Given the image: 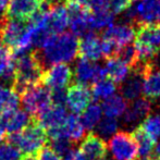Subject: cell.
<instances>
[{
	"instance_id": "cell-1",
	"label": "cell",
	"mask_w": 160,
	"mask_h": 160,
	"mask_svg": "<svg viewBox=\"0 0 160 160\" xmlns=\"http://www.w3.org/2000/svg\"><path fill=\"white\" fill-rule=\"evenodd\" d=\"M39 49L34 51L45 71L52 65L71 62L78 55V39L72 33L56 34L49 36Z\"/></svg>"
},
{
	"instance_id": "cell-2",
	"label": "cell",
	"mask_w": 160,
	"mask_h": 160,
	"mask_svg": "<svg viewBox=\"0 0 160 160\" xmlns=\"http://www.w3.org/2000/svg\"><path fill=\"white\" fill-rule=\"evenodd\" d=\"M42 72L44 69L34 50L14 57V78L11 89L20 97L26 89L42 83Z\"/></svg>"
},
{
	"instance_id": "cell-3",
	"label": "cell",
	"mask_w": 160,
	"mask_h": 160,
	"mask_svg": "<svg viewBox=\"0 0 160 160\" xmlns=\"http://www.w3.org/2000/svg\"><path fill=\"white\" fill-rule=\"evenodd\" d=\"M7 142L21 152L24 159L34 158L40 149L48 145L47 133L34 119L21 132L7 135Z\"/></svg>"
},
{
	"instance_id": "cell-4",
	"label": "cell",
	"mask_w": 160,
	"mask_h": 160,
	"mask_svg": "<svg viewBox=\"0 0 160 160\" xmlns=\"http://www.w3.org/2000/svg\"><path fill=\"white\" fill-rule=\"evenodd\" d=\"M20 98L26 113L32 117V119L37 118L42 112L51 106L50 89L42 83L26 89Z\"/></svg>"
},
{
	"instance_id": "cell-5",
	"label": "cell",
	"mask_w": 160,
	"mask_h": 160,
	"mask_svg": "<svg viewBox=\"0 0 160 160\" xmlns=\"http://www.w3.org/2000/svg\"><path fill=\"white\" fill-rule=\"evenodd\" d=\"M108 146L114 160H136L138 157L136 142L131 133L117 132Z\"/></svg>"
},
{
	"instance_id": "cell-6",
	"label": "cell",
	"mask_w": 160,
	"mask_h": 160,
	"mask_svg": "<svg viewBox=\"0 0 160 160\" xmlns=\"http://www.w3.org/2000/svg\"><path fill=\"white\" fill-rule=\"evenodd\" d=\"M46 3L45 0H9L4 15L7 19L28 22Z\"/></svg>"
},
{
	"instance_id": "cell-7",
	"label": "cell",
	"mask_w": 160,
	"mask_h": 160,
	"mask_svg": "<svg viewBox=\"0 0 160 160\" xmlns=\"http://www.w3.org/2000/svg\"><path fill=\"white\" fill-rule=\"evenodd\" d=\"M127 11V20H138L141 24L160 23V0H139Z\"/></svg>"
},
{
	"instance_id": "cell-8",
	"label": "cell",
	"mask_w": 160,
	"mask_h": 160,
	"mask_svg": "<svg viewBox=\"0 0 160 160\" xmlns=\"http://www.w3.org/2000/svg\"><path fill=\"white\" fill-rule=\"evenodd\" d=\"M28 22L10 20L4 18L2 23L0 24V40L1 44L10 48L11 50H15L22 40L26 30Z\"/></svg>"
},
{
	"instance_id": "cell-9",
	"label": "cell",
	"mask_w": 160,
	"mask_h": 160,
	"mask_svg": "<svg viewBox=\"0 0 160 160\" xmlns=\"http://www.w3.org/2000/svg\"><path fill=\"white\" fill-rule=\"evenodd\" d=\"M72 78H73V72L69 64H56L42 72V84L48 87L49 89L65 88V86L71 83Z\"/></svg>"
},
{
	"instance_id": "cell-10",
	"label": "cell",
	"mask_w": 160,
	"mask_h": 160,
	"mask_svg": "<svg viewBox=\"0 0 160 160\" xmlns=\"http://www.w3.org/2000/svg\"><path fill=\"white\" fill-rule=\"evenodd\" d=\"M135 35L136 28L132 24H112L110 28H106L101 39L110 42L118 48V50H120L122 47L131 44V42L135 38Z\"/></svg>"
},
{
	"instance_id": "cell-11",
	"label": "cell",
	"mask_w": 160,
	"mask_h": 160,
	"mask_svg": "<svg viewBox=\"0 0 160 160\" xmlns=\"http://www.w3.org/2000/svg\"><path fill=\"white\" fill-rule=\"evenodd\" d=\"M93 98L91 89L82 84H74L67 92V102L69 109L73 114L78 116L89 106Z\"/></svg>"
},
{
	"instance_id": "cell-12",
	"label": "cell",
	"mask_w": 160,
	"mask_h": 160,
	"mask_svg": "<svg viewBox=\"0 0 160 160\" xmlns=\"http://www.w3.org/2000/svg\"><path fill=\"white\" fill-rule=\"evenodd\" d=\"M74 74L78 84L85 86L87 84H94L97 81L107 78L103 67L85 59H80L76 62Z\"/></svg>"
},
{
	"instance_id": "cell-13",
	"label": "cell",
	"mask_w": 160,
	"mask_h": 160,
	"mask_svg": "<svg viewBox=\"0 0 160 160\" xmlns=\"http://www.w3.org/2000/svg\"><path fill=\"white\" fill-rule=\"evenodd\" d=\"M132 74L121 83V94L128 101H134L143 93V63H137L132 68Z\"/></svg>"
},
{
	"instance_id": "cell-14",
	"label": "cell",
	"mask_w": 160,
	"mask_h": 160,
	"mask_svg": "<svg viewBox=\"0 0 160 160\" xmlns=\"http://www.w3.org/2000/svg\"><path fill=\"white\" fill-rule=\"evenodd\" d=\"M135 44L147 47L158 53L160 51V23L141 24L136 30Z\"/></svg>"
},
{
	"instance_id": "cell-15",
	"label": "cell",
	"mask_w": 160,
	"mask_h": 160,
	"mask_svg": "<svg viewBox=\"0 0 160 160\" xmlns=\"http://www.w3.org/2000/svg\"><path fill=\"white\" fill-rule=\"evenodd\" d=\"M78 152L86 160H105L107 156V145L97 134L89 133L81 143Z\"/></svg>"
},
{
	"instance_id": "cell-16",
	"label": "cell",
	"mask_w": 160,
	"mask_h": 160,
	"mask_svg": "<svg viewBox=\"0 0 160 160\" xmlns=\"http://www.w3.org/2000/svg\"><path fill=\"white\" fill-rule=\"evenodd\" d=\"M143 94L146 99H160V68H155L152 62L143 63Z\"/></svg>"
},
{
	"instance_id": "cell-17",
	"label": "cell",
	"mask_w": 160,
	"mask_h": 160,
	"mask_svg": "<svg viewBox=\"0 0 160 160\" xmlns=\"http://www.w3.org/2000/svg\"><path fill=\"white\" fill-rule=\"evenodd\" d=\"M67 110L64 106L52 105L39 114L34 120L38 123L45 131L53 130L63 127L67 119Z\"/></svg>"
},
{
	"instance_id": "cell-18",
	"label": "cell",
	"mask_w": 160,
	"mask_h": 160,
	"mask_svg": "<svg viewBox=\"0 0 160 160\" xmlns=\"http://www.w3.org/2000/svg\"><path fill=\"white\" fill-rule=\"evenodd\" d=\"M81 59L95 62L102 57L101 50V38H99L95 33L89 32L82 36L78 42V51Z\"/></svg>"
},
{
	"instance_id": "cell-19",
	"label": "cell",
	"mask_w": 160,
	"mask_h": 160,
	"mask_svg": "<svg viewBox=\"0 0 160 160\" xmlns=\"http://www.w3.org/2000/svg\"><path fill=\"white\" fill-rule=\"evenodd\" d=\"M69 26V14L62 2H55L48 8V30L51 35L61 34Z\"/></svg>"
},
{
	"instance_id": "cell-20",
	"label": "cell",
	"mask_w": 160,
	"mask_h": 160,
	"mask_svg": "<svg viewBox=\"0 0 160 160\" xmlns=\"http://www.w3.org/2000/svg\"><path fill=\"white\" fill-rule=\"evenodd\" d=\"M0 114H1L4 127H6V130L9 133V135L21 132L32 122V118L24 110L17 109L14 111Z\"/></svg>"
},
{
	"instance_id": "cell-21",
	"label": "cell",
	"mask_w": 160,
	"mask_h": 160,
	"mask_svg": "<svg viewBox=\"0 0 160 160\" xmlns=\"http://www.w3.org/2000/svg\"><path fill=\"white\" fill-rule=\"evenodd\" d=\"M150 112V102L146 98H138L132 101L131 106H128L124 114L123 122L128 125H133L135 123L144 120Z\"/></svg>"
},
{
	"instance_id": "cell-22",
	"label": "cell",
	"mask_w": 160,
	"mask_h": 160,
	"mask_svg": "<svg viewBox=\"0 0 160 160\" xmlns=\"http://www.w3.org/2000/svg\"><path fill=\"white\" fill-rule=\"evenodd\" d=\"M103 69L106 72V76L113 83H119V84L130 75L131 71V68L116 56L108 58Z\"/></svg>"
},
{
	"instance_id": "cell-23",
	"label": "cell",
	"mask_w": 160,
	"mask_h": 160,
	"mask_svg": "<svg viewBox=\"0 0 160 160\" xmlns=\"http://www.w3.org/2000/svg\"><path fill=\"white\" fill-rule=\"evenodd\" d=\"M133 138L135 139L137 145V149H138V157L141 160H148L152 158V154L154 152L156 142H154L143 130L141 127L135 128V130L132 133Z\"/></svg>"
},
{
	"instance_id": "cell-24",
	"label": "cell",
	"mask_w": 160,
	"mask_h": 160,
	"mask_svg": "<svg viewBox=\"0 0 160 160\" xmlns=\"http://www.w3.org/2000/svg\"><path fill=\"white\" fill-rule=\"evenodd\" d=\"M14 78V56L12 50L0 44V80L12 82Z\"/></svg>"
},
{
	"instance_id": "cell-25",
	"label": "cell",
	"mask_w": 160,
	"mask_h": 160,
	"mask_svg": "<svg viewBox=\"0 0 160 160\" xmlns=\"http://www.w3.org/2000/svg\"><path fill=\"white\" fill-rule=\"evenodd\" d=\"M102 113L106 114L107 118L117 119L124 114L128 108V102L121 95H112L109 98L105 99L102 105L100 106Z\"/></svg>"
},
{
	"instance_id": "cell-26",
	"label": "cell",
	"mask_w": 160,
	"mask_h": 160,
	"mask_svg": "<svg viewBox=\"0 0 160 160\" xmlns=\"http://www.w3.org/2000/svg\"><path fill=\"white\" fill-rule=\"evenodd\" d=\"M114 14L108 8L91 10L88 18L89 31L91 30H103L108 28L113 24Z\"/></svg>"
},
{
	"instance_id": "cell-27",
	"label": "cell",
	"mask_w": 160,
	"mask_h": 160,
	"mask_svg": "<svg viewBox=\"0 0 160 160\" xmlns=\"http://www.w3.org/2000/svg\"><path fill=\"white\" fill-rule=\"evenodd\" d=\"M62 128H63L67 138L72 144L80 142L85 135V128L83 127L80 118L76 114H69L65 119V122Z\"/></svg>"
},
{
	"instance_id": "cell-28",
	"label": "cell",
	"mask_w": 160,
	"mask_h": 160,
	"mask_svg": "<svg viewBox=\"0 0 160 160\" xmlns=\"http://www.w3.org/2000/svg\"><path fill=\"white\" fill-rule=\"evenodd\" d=\"M101 117H102L101 107L98 103H93V105H89L83 111V114L80 118V120L85 130L91 131L97 127L99 121L101 120Z\"/></svg>"
},
{
	"instance_id": "cell-29",
	"label": "cell",
	"mask_w": 160,
	"mask_h": 160,
	"mask_svg": "<svg viewBox=\"0 0 160 160\" xmlns=\"http://www.w3.org/2000/svg\"><path fill=\"white\" fill-rule=\"evenodd\" d=\"M20 97L11 88L0 85V113L11 112L18 109Z\"/></svg>"
},
{
	"instance_id": "cell-30",
	"label": "cell",
	"mask_w": 160,
	"mask_h": 160,
	"mask_svg": "<svg viewBox=\"0 0 160 160\" xmlns=\"http://www.w3.org/2000/svg\"><path fill=\"white\" fill-rule=\"evenodd\" d=\"M117 91V85L108 78H101L93 84L92 87V95L96 99H107L114 95Z\"/></svg>"
},
{
	"instance_id": "cell-31",
	"label": "cell",
	"mask_w": 160,
	"mask_h": 160,
	"mask_svg": "<svg viewBox=\"0 0 160 160\" xmlns=\"http://www.w3.org/2000/svg\"><path fill=\"white\" fill-rule=\"evenodd\" d=\"M139 127L152 141L157 142L160 137V114H148Z\"/></svg>"
},
{
	"instance_id": "cell-32",
	"label": "cell",
	"mask_w": 160,
	"mask_h": 160,
	"mask_svg": "<svg viewBox=\"0 0 160 160\" xmlns=\"http://www.w3.org/2000/svg\"><path fill=\"white\" fill-rule=\"evenodd\" d=\"M97 135L101 138H108L110 136H113L117 133L119 128V122L117 121V119L112 118H107L99 121V123L97 124Z\"/></svg>"
},
{
	"instance_id": "cell-33",
	"label": "cell",
	"mask_w": 160,
	"mask_h": 160,
	"mask_svg": "<svg viewBox=\"0 0 160 160\" xmlns=\"http://www.w3.org/2000/svg\"><path fill=\"white\" fill-rule=\"evenodd\" d=\"M116 57H118L120 60H122L131 69L133 67H135L137 64V62H138V60H137V53L135 51L134 46H132V45H127V46L122 47L118 51Z\"/></svg>"
},
{
	"instance_id": "cell-34",
	"label": "cell",
	"mask_w": 160,
	"mask_h": 160,
	"mask_svg": "<svg viewBox=\"0 0 160 160\" xmlns=\"http://www.w3.org/2000/svg\"><path fill=\"white\" fill-rule=\"evenodd\" d=\"M0 160H24V157L14 145L6 142L0 144Z\"/></svg>"
},
{
	"instance_id": "cell-35",
	"label": "cell",
	"mask_w": 160,
	"mask_h": 160,
	"mask_svg": "<svg viewBox=\"0 0 160 160\" xmlns=\"http://www.w3.org/2000/svg\"><path fill=\"white\" fill-rule=\"evenodd\" d=\"M49 147L60 157L62 155H67L72 149V143L65 136L57 137V138L49 139Z\"/></svg>"
},
{
	"instance_id": "cell-36",
	"label": "cell",
	"mask_w": 160,
	"mask_h": 160,
	"mask_svg": "<svg viewBox=\"0 0 160 160\" xmlns=\"http://www.w3.org/2000/svg\"><path fill=\"white\" fill-rule=\"evenodd\" d=\"M132 0H108V9L113 14H120L131 8Z\"/></svg>"
},
{
	"instance_id": "cell-37",
	"label": "cell",
	"mask_w": 160,
	"mask_h": 160,
	"mask_svg": "<svg viewBox=\"0 0 160 160\" xmlns=\"http://www.w3.org/2000/svg\"><path fill=\"white\" fill-rule=\"evenodd\" d=\"M34 160H61V157L47 145L35 155Z\"/></svg>"
},
{
	"instance_id": "cell-38",
	"label": "cell",
	"mask_w": 160,
	"mask_h": 160,
	"mask_svg": "<svg viewBox=\"0 0 160 160\" xmlns=\"http://www.w3.org/2000/svg\"><path fill=\"white\" fill-rule=\"evenodd\" d=\"M51 103L57 106H64L65 98H67V92L65 88H55L50 91Z\"/></svg>"
},
{
	"instance_id": "cell-39",
	"label": "cell",
	"mask_w": 160,
	"mask_h": 160,
	"mask_svg": "<svg viewBox=\"0 0 160 160\" xmlns=\"http://www.w3.org/2000/svg\"><path fill=\"white\" fill-rule=\"evenodd\" d=\"M64 160H86V158H85L78 150L72 148V149L65 155Z\"/></svg>"
},
{
	"instance_id": "cell-40",
	"label": "cell",
	"mask_w": 160,
	"mask_h": 160,
	"mask_svg": "<svg viewBox=\"0 0 160 160\" xmlns=\"http://www.w3.org/2000/svg\"><path fill=\"white\" fill-rule=\"evenodd\" d=\"M8 2H9V0H0V24L2 23V21H3L4 18H6L4 12H6V8H7Z\"/></svg>"
},
{
	"instance_id": "cell-41",
	"label": "cell",
	"mask_w": 160,
	"mask_h": 160,
	"mask_svg": "<svg viewBox=\"0 0 160 160\" xmlns=\"http://www.w3.org/2000/svg\"><path fill=\"white\" fill-rule=\"evenodd\" d=\"M6 138H7V130L6 127H4L3 120L1 118V114H0V143L3 142Z\"/></svg>"
},
{
	"instance_id": "cell-42",
	"label": "cell",
	"mask_w": 160,
	"mask_h": 160,
	"mask_svg": "<svg viewBox=\"0 0 160 160\" xmlns=\"http://www.w3.org/2000/svg\"><path fill=\"white\" fill-rule=\"evenodd\" d=\"M154 152H155V155H156V158L160 159V141L158 142V144L155 145Z\"/></svg>"
},
{
	"instance_id": "cell-43",
	"label": "cell",
	"mask_w": 160,
	"mask_h": 160,
	"mask_svg": "<svg viewBox=\"0 0 160 160\" xmlns=\"http://www.w3.org/2000/svg\"><path fill=\"white\" fill-rule=\"evenodd\" d=\"M46 2H48V3H50V4H52V3H55L56 2V0H45Z\"/></svg>"
},
{
	"instance_id": "cell-44",
	"label": "cell",
	"mask_w": 160,
	"mask_h": 160,
	"mask_svg": "<svg viewBox=\"0 0 160 160\" xmlns=\"http://www.w3.org/2000/svg\"><path fill=\"white\" fill-rule=\"evenodd\" d=\"M148 160H160V159H158V158H149Z\"/></svg>"
}]
</instances>
